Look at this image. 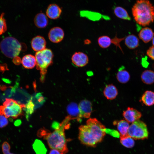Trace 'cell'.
<instances>
[{
  "instance_id": "1",
  "label": "cell",
  "mask_w": 154,
  "mask_h": 154,
  "mask_svg": "<svg viewBox=\"0 0 154 154\" xmlns=\"http://www.w3.org/2000/svg\"><path fill=\"white\" fill-rule=\"evenodd\" d=\"M86 123L79 127V139L84 145L95 147L102 140L106 129L96 118L89 119Z\"/></svg>"
},
{
  "instance_id": "2",
  "label": "cell",
  "mask_w": 154,
  "mask_h": 154,
  "mask_svg": "<svg viewBox=\"0 0 154 154\" xmlns=\"http://www.w3.org/2000/svg\"><path fill=\"white\" fill-rule=\"evenodd\" d=\"M68 116L52 132L42 129L39 131V136L43 137L47 141L48 144L51 149H56L60 151L62 154H65L68 151L67 146V140L64 133V130L68 125V123L71 119Z\"/></svg>"
},
{
  "instance_id": "3",
  "label": "cell",
  "mask_w": 154,
  "mask_h": 154,
  "mask_svg": "<svg viewBox=\"0 0 154 154\" xmlns=\"http://www.w3.org/2000/svg\"><path fill=\"white\" fill-rule=\"evenodd\" d=\"M134 19L138 24L149 25L154 21V7L148 0H138L132 9Z\"/></svg>"
},
{
  "instance_id": "4",
  "label": "cell",
  "mask_w": 154,
  "mask_h": 154,
  "mask_svg": "<svg viewBox=\"0 0 154 154\" xmlns=\"http://www.w3.org/2000/svg\"><path fill=\"white\" fill-rule=\"evenodd\" d=\"M37 68L40 70V80L42 82L44 81L48 68L53 62V54L52 50L45 48L37 52L35 54Z\"/></svg>"
},
{
  "instance_id": "5",
  "label": "cell",
  "mask_w": 154,
  "mask_h": 154,
  "mask_svg": "<svg viewBox=\"0 0 154 154\" xmlns=\"http://www.w3.org/2000/svg\"><path fill=\"white\" fill-rule=\"evenodd\" d=\"M0 48L5 56L13 58L19 55L22 49V45L15 38L7 37L1 41Z\"/></svg>"
},
{
  "instance_id": "6",
  "label": "cell",
  "mask_w": 154,
  "mask_h": 154,
  "mask_svg": "<svg viewBox=\"0 0 154 154\" xmlns=\"http://www.w3.org/2000/svg\"><path fill=\"white\" fill-rule=\"evenodd\" d=\"M25 106L20 104L15 100L11 99H6L3 105L0 107V114L7 117L16 118L21 115L22 109Z\"/></svg>"
},
{
  "instance_id": "7",
  "label": "cell",
  "mask_w": 154,
  "mask_h": 154,
  "mask_svg": "<svg viewBox=\"0 0 154 154\" xmlns=\"http://www.w3.org/2000/svg\"><path fill=\"white\" fill-rule=\"evenodd\" d=\"M127 135L135 139L147 138L149 133L146 124L139 119L136 121L129 125Z\"/></svg>"
},
{
  "instance_id": "8",
  "label": "cell",
  "mask_w": 154,
  "mask_h": 154,
  "mask_svg": "<svg viewBox=\"0 0 154 154\" xmlns=\"http://www.w3.org/2000/svg\"><path fill=\"white\" fill-rule=\"evenodd\" d=\"M78 106L79 111V121L83 117L89 118L92 111L91 102L87 100H83L80 102Z\"/></svg>"
},
{
  "instance_id": "9",
  "label": "cell",
  "mask_w": 154,
  "mask_h": 154,
  "mask_svg": "<svg viewBox=\"0 0 154 154\" xmlns=\"http://www.w3.org/2000/svg\"><path fill=\"white\" fill-rule=\"evenodd\" d=\"M71 60L74 65L79 67L86 66L89 61L87 55L81 52H75L72 56Z\"/></svg>"
},
{
  "instance_id": "10",
  "label": "cell",
  "mask_w": 154,
  "mask_h": 154,
  "mask_svg": "<svg viewBox=\"0 0 154 154\" xmlns=\"http://www.w3.org/2000/svg\"><path fill=\"white\" fill-rule=\"evenodd\" d=\"M125 120L129 123H132L139 119L142 117L141 113L136 109L128 107L123 113Z\"/></svg>"
},
{
  "instance_id": "11",
  "label": "cell",
  "mask_w": 154,
  "mask_h": 154,
  "mask_svg": "<svg viewBox=\"0 0 154 154\" xmlns=\"http://www.w3.org/2000/svg\"><path fill=\"white\" fill-rule=\"evenodd\" d=\"M64 37V32L61 28L55 27L52 28L48 34L50 40L52 42L58 43L61 42Z\"/></svg>"
},
{
  "instance_id": "12",
  "label": "cell",
  "mask_w": 154,
  "mask_h": 154,
  "mask_svg": "<svg viewBox=\"0 0 154 154\" xmlns=\"http://www.w3.org/2000/svg\"><path fill=\"white\" fill-rule=\"evenodd\" d=\"M46 42L44 38L40 36H37L33 38L31 41V46L35 51L38 52L45 48Z\"/></svg>"
},
{
  "instance_id": "13",
  "label": "cell",
  "mask_w": 154,
  "mask_h": 154,
  "mask_svg": "<svg viewBox=\"0 0 154 154\" xmlns=\"http://www.w3.org/2000/svg\"><path fill=\"white\" fill-rule=\"evenodd\" d=\"M62 12L61 9L55 4H50L46 11V16L51 19H56L60 17Z\"/></svg>"
},
{
  "instance_id": "14",
  "label": "cell",
  "mask_w": 154,
  "mask_h": 154,
  "mask_svg": "<svg viewBox=\"0 0 154 154\" xmlns=\"http://www.w3.org/2000/svg\"><path fill=\"white\" fill-rule=\"evenodd\" d=\"M139 36L144 42L147 43L152 40L154 36V33L151 29L145 27L141 30L139 33Z\"/></svg>"
},
{
  "instance_id": "15",
  "label": "cell",
  "mask_w": 154,
  "mask_h": 154,
  "mask_svg": "<svg viewBox=\"0 0 154 154\" xmlns=\"http://www.w3.org/2000/svg\"><path fill=\"white\" fill-rule=\"evenodd\" d=\"M34 23L35 26L39 28H43L48 25V19L46 16L43 13L37 14L34 19Z\"/></svg>"
},
{
  "instance_id": "16",
  "label": "cell",
  "mask_w": 154,
  "mask_h": 154,
  "mask_svg": "<svg viewBox=\"0 0 154 154\" xmlns=\"http://www.w3.org/2000/svg\"><path fill=\"white\" fill-rule=\"evenodd\" d=\"M21 62L25 68L27 69L33 68L36 66L35 57L31 54L26 55L23 57Z\"/></svg>"
},
{
  "instance_id": "17",
  "label": "cell",
  "mask_w": 154,
  "mask_h": 154,
  "mask_svg": "<svg viewBox=\"0 0 154 154\" xmlns=\"http://www.w3.org/2000/svg\"><path fill=\"white\" fill-rule=\"evenodd\" d=\"M140 101L147 106H150L154 104V92L146 90L142 94Z\"/></svg>"
},
{
  "instance_id": "18",
  "label": "cell",
  "mask_w": 154,
  "mask_h": 154,
  "mask_svg": "<svg viewBox=\"0 0 154 154\" xmlns=\"http://www.w3.org/2000/svg\"><path fill=\"white\" fill-rule=\"evenodd\" d=\"M103 93L104 95L107 99L112 100L117 96L118 91L116 86L112 84H110L106 86Z\"/></svg>"
},
{
  "instance_id": "19",
  "label": "cell",
  "mask_w": 154,
  "mask_h": 154,
  "mask_svg": "<svg viewBox=\"0 0 154 154\" xmlns=\"http://www.w3.org/2000/svg\"><path fill=\"white\" fill-rule=\"evenodd\" d=\"M116 78L119 82L125 84L129 81L130 75L129 72L125 69L124 66H122L118 69Z\"/></svg>"
},
{
  "instance_id": "20",
  "label": "cell",
  "mask_w": 154,
  "mask_h": 154,
  "mask_svg": "<svg viewBox=\"0 0 154 154\" xmlns=\"http://www.w3.org/2000/svg\"><path fill=\"white\" fill-rule=\"evenodd\" d=\"M125 44L130 49H134L137 48L139 44V40L134 35H129L125 37Z\"/></svg>"
},
{
  "instance_id": "21",
  "label": "cell",
  "mask_w": 154,
  "mask_h": 154,
  "mask_svg": "<svg viewBox=\"0 0 154 154\" xmlns=\"http://www.w3.org/2000/svg\"><path fill=\"white\" fill-rule=\"evenodd\" d=\"M141 78L144 83L152 84L154 83V72L149 70H145L141 74Z\"/></svg>"
},
{
  "instance_id": "22",
  "label": "cell",
  "mask_w": 154,
  "mask_h": 154,
  "mask_svg": "<svg viewBox=\"0 0 154 154\" xmlns=\"http://www.w3.org/2000/svg\"><path fill=\"white\" fill-rule=\"evenodd\" d=\"M115 123V124L117 125L120 137L128 135V131L129 126V123L125 120H121Z\"/></svg>"
},
{
  "instance_id": "23",
  "label": "cell",
  "mask_w": 154,
  "mask_h": 154,
  "mask_svg": "<svg viewBox=\"0 0 154 154\" xmlns=\"http://www.w3.org/2000/svg\"><path fill=\"white\" fill-rule=\"evenodd\" d=\"M80 15L82 17H85L92 21H98L102 17L100 13L88 10H82L80 12Z\"/></svg>"
},
{
  "instance_id": "24",
  "label": "cell",
  "mask_w": 154,
  "mask_h": 154,
  "mask_svg": "<svg viewBox=\"0 0 154 154\" xmlns=\"http://www.w3.org/2000/svg\"><path fill=\"white\" fill-rule=\"evenodd\" d=\"M67 111L72 119H77L79 121V111L78 106L76 104L72 103L70 104L68 106Z\"/></svg>"
},
{
  "instance_id": "25",
  "label": "cell",
  "mask_w": 154,
  "mask_h": 154,
  "mask_svg": "<svg viewBox=\"0 0 154 154\" xmlns=\"http://www.w3.org/2000/svg\"><path fill=\"white\" fill-rule=\"evenodd\" d=\"M114 13L117 17L120 19L128 21L131 20V17L127 12L121 7H115L114 9Z\"/></svg>"
},
{
  "instance_id": "26",
  "label": "cell",
  "mask_w": 154,
  "mask_h": 154,
  "mask_svg": "<svg viewBox=\"0 0 154 154\" xmlns=\"http://www.w3.org/2000/svg\"><path fill=\"white\" fill-rule=\"evenodd\" d=\"M99 46L103 48L109 47L112 44V39L107 35H103L99 37L98 39Z\"/></svg>"
},
{
  "instance_id": "27",
  "label": "cell",
  "mask_w": 154,
  "mask_h": 154,
  "mask_svg": "<svg viewBox=\"0 0 154 154\" xmlns=\"http://www.w3.org/2000/svg\"><path fill=\"white\" fill-rule=\"evenodd\" d=\"M33 147L37 154H46L47 150L42 142L36 139L33 144Z\"/></svg>"
},
{
  "instance_id": "28",
  "label": "cell",
  "mask_w": 154,
  "mask_h": 154,
  "mask_svg": "<svg viewBox=\"0 0 154 154\" xmlns=\"http://www.w3.org/2000/svg\"><path fill=\"white\" fill-rule=\"evenodd\" d=\"M120 137V142L124 147L128 148L133 147L135 145V141L131 137L127 135Z\"/></svg>"
},
{
  "instance_id": "29",
  "label": "cell",
  "mask_w": 154,
  "mask_h": 154,
  "mask_svg": "<svg viewBox=\"0 0 154 154\" xmlns=\"http://www.w3.org/2000/svg\"><path fill=\"white\" fill-rule=\"evenodd\" d=\"M5 13H3L0 16V35L4 33L7 30L5 19L4 16Z\"/></svg>"
},
{
  "instance_id": "30",
  "label": "cell",
  "mask_w": 154,
  "mask_h": 154,
  "mask_svg": "<svg viewBox=\"0 0 154 154\" xmlns=\"http://www.w3.org/2000/svg\"><path fill=\"white\" fill-rule=\"evenodd\" d=\"M125 37L122 38H118L117 37L116 35L112 39V43L115 45L116 47H118L120 49L123 53V52L122 49L120 45V43L122 40H123Z\"/></svg>"
},
{
  "instance_id": "31",
  "label": "cell",
  "mask_w": 154,
  "mask_h": 154,
  "mask_svg": "<svg viewBox=\"0 0 154 154\" xmlns=\"http://www.w3.org/2000/svg\"><path fill=\"white\" fill-rule=\"evenodd\" d=\"M10 144L7 141H5L3 143L2 148L4 154H14L10 152Z\"/></svg>"
},
{
  "instance_id": "32",
  "label": "cell",
  "mask_w": 154,
  "mask_h": 154,
  "mask_svg": "<svg viewBox=\"0 0 154 154\" xmlns=\"http://www.w3.org/2000/svg\"><path fill=\"white\" fill-rule=\"evenodd\" d=\"M8 123L7 117L3 115L0 114V128H2L5 127Z\"/></svg>"
},
{
  "instance_id": "33",
  "label": "cell",
  "mask_w": 154,
  "mask_h": 154,
  "mask_svg": "<svg viewBox=\"0 0 154 154\" xmlns=\"http://www.w3.org/2000/svg\"><path fill=\"white\" fill-rule=\"evenodd\" d=\"M147 54L151 59L154 60V46L150 47L147 50Z\"/></svg>"
},
{
  "instance_id": "34",
  "label": "cell",
  "mask_w": 154,
  "mask_h": 154,
  "mask_svg": "<svg viewBox=\"0 0 154 154\" xmlns=\"http://www.w3.org/2000/svg\"><path fill=\"white\" fill-rule=\"evenodd\" d=\"M13 62L15 65H19L21 62V59L19 57L16 56L13 58Z\"/></svg>"
},
{
  "instance_id": "35",
  "label": "cell",
  "mask_w": 154,
  "mask_h": 154,
  "mask_svg": "<svg viewBox=\"0 0 154 154\" xmlns=\"http://www.w3.org/2000/svg\"><path fill=\"white\" fill-rule=\"evenodd\" d=\"M49 154H62V153L58 150L52 149L50 151Z\"/></svg>"
},
{
  "instance_id": "36",
  "label": "cell",
  "mask_w": 154,
  "mask_h": 154,
  "mask_svg": "<svg viewBox=\"0 0 154 154\" xmlns=\"http://www.w3.org/2000/svg\"><path fill=\"white\" fill-rule=\"evenodd\" d=\"M91 42L88 39H86L84 41V43L86 44H88L90 43Z\"/></svg>"
},
{
  "instance_id": "37",
  "label": "cell",
  "mask_w": 154,
  "mask_h": 154,
  "mask_svg": "<svg viewBox=\"0 0 154 154\" xmlns=\"http://www.w3.org/2000/svg\"><path fill=\"white\" fill-rule=\"evenodd\" d=\"M152 43L153 45V46H154V36L152 39Z\"/></svg>"
}]
</instances>
